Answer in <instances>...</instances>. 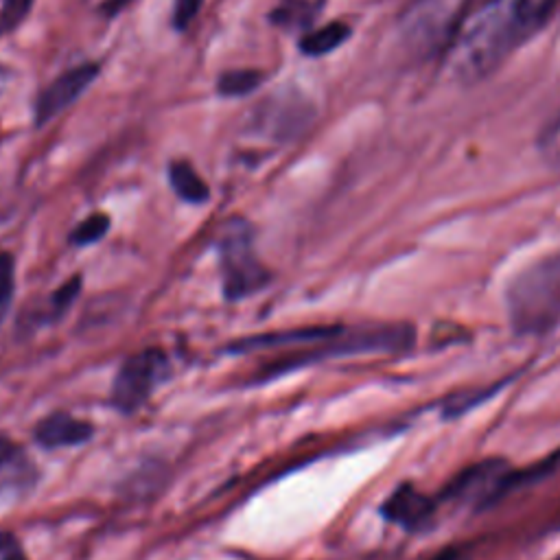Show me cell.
<instances>
[{"label": "cell", "mask_w": 560, "mask_h": 560, "mask_svg": "<svg viewBox=\"0 0 560 560\" xmlns=\"http://www.w3.org/2000/svg\"><path fill=\"white\" fill-rule=\"evenodd\" d=\"M263 75L256 70H228L217 79V90L224 97H245L263 84Z\"/></svg>", "instance_id": "12"}, {"label": "cell", "mask_w": 560, "mask_h": 560, "mask_svg": "<svg viewBox=\"0 0 560 560\" xmlns=\"http://www.w3.org/2000/svg\"><path fill=\"white\" fill-rule=\"evenodd\" d=\"M125 5H130V0H108V3L103 5V14H105V16L119 14V11H121Z\"/></svg>", "instance_id": "18"}, {"label": "cell", "mask_w": 560, "mask_h": 560, "mask_svg": "<svg viewBox=\"0 0 560 560\" xmlns=\"http://www.w3.org/2000/svg\"><path fill=\"white\" fill-rule=\"evenodd\" d=\"M79 287H81V278H70L66 285L60 287V291L55 294V307L57 309H66L70 302H73L79 294Z\"/></svg>", "instance_id": "17"}, {"label": "cell", "mask_w": 560, "mask_h": 560, "mask_svg": "<svg viewBox=\"0 0 560 560\" xmlns=\"http://www.w3.org/2000/svg\"><path fill=\"white\" fill-rule=\"evenodd\" d=\"M95 434L90 423L86 420H77L66 412L51 414L49 418H44L42 423L35 429V440L40 442L46 449L55 447H70V445H81Z\"/></svg>", "instance_id": "8"}, {"label": "cell", "mask_w": 560, "mask_h": 560, "mask_svg": "<svg viewBox=\"0 0 560 560\" xmlns=\"http://www.w3.org/2000/svg\"><path fill=\"white\" fill-rule=\"evenodd\" d=\"M97 75H99V66L86 64L68 70V73L62 77H57L40 95L38 105H35V121L42 125L46 121H51L53 116L64 112L66 108H70V105L84 95L86 88L97 79Z\"/></svg>", "instance_id": "6"}, {"label": "cell", "mask_w": 560, "mask_h": 560, "mask_svg": "<svg viewBox=\"0 0 560 560\" xmlns=\"http://www.w3.org/2000/svg\"><path fill=\"white\" fill-rule=\"evenodd\" d=\"M221 267H224V291L230 300L252 294L267 280V272L252 252L248 232L239 224L221 241Z\"/></svg>", "instance_id": "5"}, {"label": "cell", "mask_w": 560, "mask_h": 560, "mask_svg": "<svg viewBox=\"0 0 560 560\" xmlns=\"http://www.w3.org/2000/svg\"><path fill=\"white\" fill-rule=\"evenodd\" d=\"M552 460L530 471H515L504 458H488L466 466L447 484L442 499L475 510L490 508L504 495L525 484V477H541L552 469Z\"/></svg>", "instance_id": "3"}, {"label": "cell", "mask_w": 560, "mask_h": 560, "mask_svg": "<svg viewBox=\"0 0 560 560\" xmlns=\"http://www.w3.org/2000/svg\"><path fill=\"white\" fill-rule=\"evenodd\" d=\"M342 329L340 326H315V329H294V331H283V333H267V335H256L250 340H241L232 344V353H250V350H261V348H272V346H289V344H318L329 340V337L337 335Z\"/></svg>", "instance_id": "9"}, {"label": "cell", "mask_w": 560, "mask_h": 560, "mask_svg": "<svg viewBox=\"0 0 560 560\" xmlns=\"http://www.w3.org/2000/svg\"><path fill=\"white\" fill-rule=\"evenodd\" d=\"M508 320L512 331L539 337L560 324V252L528 265L508 283Z\"/></svg>", "instance_id": "2"}, {"label": "cell", "mask_w": 560, "mask_h": 560, "mask_svg": "<svg viewBox=\"0 0 560 560\" xmlns=\"http://www.w3.org/2000/svg\"><path fill=\"white\" fill-rule=\"evenodd\" d=\"M169 180L173 191L178 193L184 202L204 204L210 197L208 184L197 175V171L189 165V162H173L169 167Z\"/></svg>", "instance_id": "10"}, {"label": "cell", "mask_w": 560, "mask_h": 560, "mask_svg": "<svg viewBox=\"0 0 560 560\" xmlns=\"http://www.w3.org/2000/svg\"><path fill=\"white\" fill-rule=\"evenodd\" d=\"M167 372V355L158 348H147L143 353L132 355L114 379L112 403L125 414L136 412L149 399L151 392L167 379Z\"/></svg>", "instance_id": "4"}, {"label": "cell", "mask_w": 560, "mask_h": 560, "mask_svg": "<svg viewBox=\"0 0 560 560\" xmlns=\"http://www.w3.org/2000/svg\"><path fill=\"white\" fill-rule=\"evenodd\" d=\"M7 455H9V445L3 438H0V464L7 460Z\"/></svg>", "instance_id": "19"}, {"label": "cell", "mask_w": 560, "mask_h": 560, "mask_svg": "<svg viewBox=\"0 0 560 560\" xmlns=\"http://www.w3.org/2000/svg\"><path fill=\"white\" fill-rule=\"evenodd\" d=\"M350 35V27L346 22H331L318 31H313L300 40V51L311 57L326 55L335 51L337 46H342Z\"/></svg>", "instance_id": "11"}, {"label": "cell", "mask_w": 560, "mask_h": 560, "mask_svg": "<svg viewBox=\"0 0 560 560\" xmlns=\"http://www.w3.org/2000/svg\"><path fill=\"white\" fill-rule=\"evenodd\" d=\"M35 0H5L3 11H0V29H14L22 20L29 16Z\"/></svg>", "instance_id": "14"}, {"label": "cell", "mask_w": 560, "mask_h": 560, "mask_svg": "<svg viewBox=\"0 0 560 560\" xmlns=\"http://www.w3.org/2000/svg\"><path fill=\"white\" fill-rule=\"evenodd\" d=\"M434 510H436L434 499H429L427 495L420 493V490L412 484H401L388 499H385L381 515L390 523H396L405 530L416 532L431 519Z\"/></svg>", "instance_id": "7"}, {"label": "cell", "mask_w": 560, "mask_h": 560, "mask_svg": "<svg viewBox=\"0 0 560 560\" xmlns=\"http://www.w3.org/2000/svg\"><path fill=\"white\" fill-rule=\"evenodd\" d=\"M558 560H560V558H558Z\"/></svg>", "instance_id": "20"}, {"label": "cell", "mask_w": 560, "mask_h": 560, "mask_svg": "<svg viewBox=\"0 0 560 560\" xmlns=\"http://www.w3.org/2000/svg\"><path fill=\"white\" fill-rule=\"evenodd\" d=\"M204 0H175V11H173V20L175 27L178 29H186L193 22V18L197 16V11L202 9Z\"/></svg>", "instance_id": "16"}, {"label": "cell", "mask_w": 560, "mask_h": 560, "mask_svg": "<svg viewBox=\"0 0 560 560\" xmlns=\"http://www.w3.org/2000/svg\"><path fill=\"white\" fill-rule=\"evenodd\" d=\"M558 0H477L455 29L449 66L455 77L477 81L506 60L552 16Z\"/></svg>", "instance_id": "1"}, {"label": "cell", "mask_w": 560, "mask_h": 560, "mask_svg": "<svg viewBox=\"0 0 560 560\" xmlns=\"http://www.w3.org/2000/svg\"><path fill=\"white\" fill-rule=\"evenodd\" d=\"M110 230V217L97 213V215H90L86 221H81V224L75 228L73 241L75 245H90V243H97L105 237V232Z\"/></svg>", "instance_id": "13"}, {"label": "cell", "mask_w": 560, "mask_h": 560, "mask_svg": "<svg viewBox=\"0 0 560 560\" xmlns=\"http://www.w3.org/2000/svg\"><path fill=\"white\" fill-rule=\"evenodd\" d=\"M14 276H16V265L11 254L0 252V309L9 305L11 296H14Z\"/></svg>", "instance_id": "15"}]
</instances>
